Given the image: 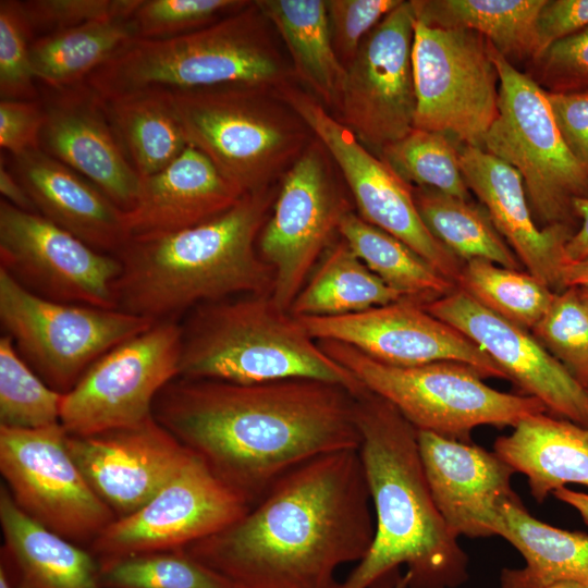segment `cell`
I'll list each match as a JSON object with an SVG mask.
<instances>
[{
	"label": "cell",
	"mask_w": 588,
	"mask_h": 588,
	"mask_svg": "<svg viewBox=\"0 0 588 588\" xmlns=\"http://www.w3.org/2000/svg\"><path fill=\"white\" fill-rule=\"evenodd\" d=\"M0 588H16L14 575L2 559H0Z\"/></svg>",
	"instance_id": "cell-54"
},
{
	"label": "cell",
	"mask_w": 588,
	"mask_h": 588,
	"mask_svg": "<svg viewBox=\"0 0 588 588\" xmlns=\"http://www.w3.org/2000/svg\"><path fill=\"white\" fill-rule=\"evenodd\" d=\"M546 95L565 145L588 170V90Z\"/></svg>",
	"instance_id": "cell-48"
},
{
	"label": "cell",
	"mask_w": 588,
	"mask_h": 588,
	"mask_svg": "<svg viewBox=\"0 0 588 588\" xmlns=\"http://www.w3.org/2000/svg\"><path fill=\"white\" fill-rule=\"evenodd\" d=\"M181 345L179 320H162L100 356L62 396L66 433L87 436L152 417L157 395L180 376Z\"/></svg>",
	"instance_id": "cell-13"
},
{
	"label": "cell",
	"mask_w": 588,
	"mask_h": 588,
	"mask_svg": "<svg viewBox=\"0 0 588 588\" xmlns=\"http://www.w3.org/2000/svg\"><path fill=\"white\" fill-rule=\"evenodd\" d=\"M0 193L2 199L15 208L27 212L38 213L37 208L27 191L15 176L13 171L5 167L2 157L0 163Z\"/></svg>",
	"instance_id": "cell-51"
},
{
	"label": "cell",
	"mask_w": 588,
	"mask_h": 588,
	"mask_svg": "<svg viewBox=\"0 0 588 588\" xmlns=\"http://www.w3.org/2000/svg\"><path fill=\"white\" fill-rule=\"evenodd\" d=\"M583 302L588 307V287H576Z\"/></svg>",
	"instance_id": "cell-56"
},
{
	"label": "cell",
	"mask_w": 588,
	"mask_h": 588,
	"mask_svg": "<svg viewBox=\"0 0 588 588\" xmlns=\"http://www.w3.org/2000/svg\"><path fill=\"white\" fill-rule=\"evenodd\" d=\"M531 333L588 391V307L578 290L556 292Z\"/></svg>",
	"instance_id": "cell-41"
},
{
	"label": "cell",
	"mask_w": 588,
	"mask_h": 588,
	"mask_svg": "<svg viewBox=\"0 0 588 588\" xmlns=\"http://www.w3.org/2000/svg\"><path fill=\"white\" fill-rule=\"evenodd\" d=\"M99 564L106 588H235L183 549L133 554Z\"/></svg>",
	"instance_id": "cell-40"
},
{
	"label": "cell",
	"mask_w": 588,
	"mask_h": 588,
	"mask_svg": "<svg viewBox=\"0 0 588 588\" xmlns=\"http://www.w3.org/2000/svg\"><path fill=\"white\" fill-rule=\"evenodd\" d=\"M526 73L544 91L588 90V26L548 46Z\"/></svg>",
	"instance_id": "cell-45"
},
{
	"label": "cell",
	"mask_w": 588,
	"mask_h": 588,
	"mask_svg": "<svg viewBox=\"0 0 588 588\" xmlns=\"http://www.w3.org/2000/svg\"><path fill=\"white\" fill-rule=\"evenodd\" d=\"M409 581V577L405 574L401 577V579L396 583V585L393 588H407Z\"/></svg>",
	"instance_id": "cell-57"
},
{
	"label": "cell",
	"mask_w": 588,
	"mask_h": 588,
	"mask_svg": "<svg viewBox=\"0 0 588 588\" xmlns=\"http://www.w3.org/2000/svg\"><path fill=\"white\" fill-rule=\"evenodd\" d=\"M243 196L188 145L168 167L142 179L134 207L124 212L126 230L130 238L177 232L224 213Z\"/></svg>",
	"instance_id": "cell-25"
},
{
	"label": "cell",
	"mask_w": 588,
	"mask_h": 588,
	"mask_svg": "<svg viewBox=\"0 0 588 588\" xmlns=\"http://www.w3.org/2000/svg\"><path fill=\"white\" fill-rule=\"evenodd\" d=\"M63 394L21 357L10 336L0 338V426L36 429L60 422Z\"/></svg>",
	"instance_id": "cell-39"
},
{
	"label": "cell",
	"mask_w": 588,
	"mask_h": 588,
	"mask_svg": "<svg viewBox=\"0 0 588 588\" xmlns=\"http://www.w3.org/2000/svg\"><path fill=\"white\" fill-rule=\"evenodd\" d=\"M573 207L579 225L565 246L567 262L588 258V197L575 199Z\"/></svg>",
	"instance_id": "cell-50"
},
{
	"label": "cell",
	"mask_w": 588,
	"mask_h": 588,
	"mask_svg": "<svg viewBox=\"0 0 588 588\" xmlns=\"http://www.w3.org/2000/svg\"><path fill=\"white\" fill-rule=\"evenodd\" d=\"M103 101L115 135L140 180L168 167L188 146L163 96L132 95Z\"/></svg>",
	"instance_id": "cell-36"
},
{
	"label": "cell",
	"mask_w": 588,
	"mask_h": 588,
	"mask_svg": "<svg viewBox=\"0 0 588 588\" xmlns=\"http://www.w3.org/2000/svg\"><path fill=\"white\" fill-rule=\"evenodd\" d=\"M460 144L445 134L413 128L385 146L379 157L414 187H431L461 199H471L462 174Z\"/></svg>",
	"instance_id": "cell-38"
},
{
	"label": "cell",
	"mask_w": 588,
	"mask_h": 588,
	"mask_svg": "<svg viewBox=\"0 0 588 588\" xmlns=\"http://www.w3.org/2000/svg\"><path fill=\"white\" fill-rule=\"evenodd\" d=\"M12 161L40 216L106 254L117 255L127 243L124 211L79 173L39 148Z\"/></svg>",
	"instance_id": "cell-26"
},
{
	"label": "cell",
	"mask_w": 588,
	"mask_h": 588,
	"mask_svg": "<svg viewBox=\"0 0 588 588\" xmlns=\"http://www.w3.org/2000/svg\"><path fill=\"white\" fill-rule=\"evenodd\" d=\"M546 0H411L416 21L481 34L509 62H532L540 53L538 16Z\"/></svg>",
	"instance_id": "cell-31"
},
{
	"label": "cell",
	"mask_w": 588,
	"mask_h": 588,
	"mask_svg": "<svg viewBox=\"0 0 588 588\" xmlns=\"http://www.w3.org/2000/svg\"><path fill=\"white\" fill-rule=\"evenodd\" d=\"M340 179L331 156L314 136L279 182L257 249L274 273L271 296L285 310L339 234L342 218L353 210Z\"/></svg>",
	"instance_id": "cell-11"
},
{
	"label": "cell",
	"mask_w": 588,
	"mask_h": 588,
	"mask_svg": "<svg viewBox=\"0 0 588 588\" xmlns=\"http://www.w3.org/2000/svg\"><path fill=\"white\" fill-rule=\"evenodd\" d=\"M497 536L524 558L522 568H503L502 588H544L562 581L588 587V535L546 524L523 505L519 498L505 502Z\"/></svg>",
	"instance_id": "cell-29"
},
{
	"label": "cell",
	"mask_w": 588,
	"mask_h": 588,
	"mask_svg": "<svg viewBox=\"0 0 588 588\" xmlns=\"http://www.w3.org/2000/svg\"><path fill=\"white\" fill-rule=\"evenodd\" d=\"M297 318L317 341L348 344L387 365L412 367L452 360L474 367L485 379H506L473 341L414 302L400 301L343 316Z\"/></svg>",
	"instance_id": "cell-19"
},
{
	"label": "cell",
	"mask_w": 588,
	"mask_h": 588,
	"mask_svg": "<svg viewBox=\"0 0 588 588\" xmlns=\"http://www.w3.org/2000/svg\"><path fill=\"white\" fill-rule=\"evenodd\" d=\"M249 509L193 454L149 502L115 519L88 550L105 562L183 549L228 527Z\"/></svg>",
	"instance_id": "cell-18"
},
{
	"label": "cell",
	"mask_w": 588,
	"mask_h": 588,
	"mask_svg": "<svg viewBox=\"0 0 588 588\" xmlns=\"http://www.w3.org/2000/svg\"><path fill=\"white\" fill-rule=\"evenodd\" d=\"M44 122L40 99L0 100V147L12 157L38 148Z\"/></svg>",
	"instance_id": "cell-47"
},
{
	"label": "cell",
	"mask_w": 588,
	"mask_h": 588,
	"mask_svg": "<svg viewBox=\"0 0 588 588\" xmlns=\"http://www.w3.org/2000/svg\"><path fill=\"white\" fill-rule=\"evenodd\" d=\"M66 446L117 519L143 507L193 456L154 416L133 427L68 434Z\"/></svg>",
	"instance_id": "cell-21"
},
{
	"label": "cell",
	"mask_w": 588,
	"mask_h": 588,
	"mask_svg": "<svg viewBox=\"0 0 588 588\" xmlns=\"http://www.w3.org/2000/svg\"><path fill=\"white\" fill-rule=\"evenodd\" d=\"M180 324L179 377L238 384L305 378L334 383L354 394L365 389L271 294L200 304Z\"/></svg>",
	"instance_id": "cell-6"
},
{
	"label": "cell",
	"mask_w": 588,
	"mask_h": 588,
	"mask_svg": "<svg viewBox=\"0 0 588 588\" xmlns=\"http://www.w3.org/2000/svg\"><path fill=\"white\" fill-rule=\"evenodd\" d=\"M412 59L414 127L483 149L498 114L500 85L488 40L474 30L437 28L416 21Z\"/></svg>",
	"instance_id": "cell-12"
},
{
	"label": "cell",
	"mask_w": 588,
	"mask_h": 588,
	"mask_svg": "<svg viewBox=\"0 0 588 588\" xmlns=\"http://www.w3.org/2000/svg\"><path fill=\"white\" fill-rule=\"evenodd\" d=\"M402 0H326L332 44L344 68L366 36Z\"/></svg>",
	"instance_id": "cell-46"
},
{
	"label": "cell",
	"mask_w": 588,
	"mask_h": 588,
	"mask_svg": "<svg viewBox=\"0 0 588 588\" xmlns=\"http://www.w3.org/2000/svg\"><path fill=\"white\" fill-rule=\"evenodd\" d=\"M152 416L249 507L297 466L360 445L355 394L316 379L177 377L157 395Z\"/></svg>",
	"instance_id": "cell-1"
},
{
	"label": "cell",
	"mask_w": 588,
	"mask_h": 588,
	"mask_svg": "<svg viewBox=\"0 0 588 588\" xmlns=\"http://www.w3.org/2000/svg\"><path fill=\"white\" fill-rule=\"evenodd\" d=\"M247 0H140L131 16L135 38H174L241 10Z\"/></svg>",
	"instance_id": "cell-42"
},
{
	"label": "cell",
	"mask_w": 588,
	"mask_h": 588,
	"mask_svg": "<svg viewBox=\"0 0 588 588\" xmlns=\"http://www.w3.org/2000/svg\"><path fill=\"white\" fill-rule=\"evenodd\" d=\"M358 450L315 457L279 479L228 527L183 550L235 588H341L360 562L375 515Z\"/></svg>",
	"instance_id": "cell-2"
},
{
	"label": "cell",
	"mask_w": 588,
	"mask_h": 588,
	"mask_svg": "<svg viewBox=\"0 0 588 588\" xmlns=\"http://www.w3.org/2000/svg\"><path fill=\"white\" fill-rule=\"evenodd\" d=\"M415 23L411 1L402 0L366 36L345 66L338 119L377 156L414 128Z\"/></svg>",
	"instance_id": "cell-16"
},
{
	"label": "cell",
	"mask_w": 588,
	"mask_h": 588,
	"mask_svg": "<svg viewBox=\"0 0 588 588\" xmlns=\"http://www.w3.org/2000/svg\"><path fill=\"white\" fill-rule=\"evenodd\" d=\"M163 97L188 145L243 195L279 183L314 138L273 88L226 86Z\"/></svg>",
	"instance_id": "cell-7"
},
{
	"label": "cell",
	"mask_w": 588,
	"mask_h": 588,
	"mask_svg": "<svg viewBox=\"0 0 588 588\" xmlns=\"http://www.w3.org/2000/svg\"><path fill=\"white\" fill-rule=\"evenodd\" d=\"M140 0L19 1L32 39L91 22L131 19Z\"/></svg>",
	"instance_id": "cell-44"
},
{
	"label": "cell",
	"mask_w": 588,
	"mask_h": 588,
	"mask_svg": "<svg viewBox=\"0 0 588 588\" xmlns=\"http://www.w3.org/2000/svg\"><path fill=\"white\" fill-rule=\"evenodd\" d=\"M0 322L30 368L65 394L100 356L157 321L41 297L0 268Z\"/></svg>",
	"instance_id": "cell-10"
},
{
	"label": "cell",
	"mask_w": 588,
	"mask_h": 588,
	"mask_svg": "<svg viewBox=\"0 0 588 588\" xmlns=\"http://www.w3.org/2000/svg\"><path fill=\"white\" fill-rule=\"evenodd\" d=\"M424 308L473 341L524 395L550 415L588 427V391L526 330L483 307L458 287Z\"/></svg>",
	"instance_id": "cell-20"
},
{
	"label": "cell",
	"mask_w": 588,
	"mask_h": 588,
	"mask_svg": "<svg viewBox=\"0 0 588 588\" xmlns=\"http://www.w3.org/2000/svg\"><path fill=\"white\" fill-rule=\"evenodd\" d=\"M277 91L331 156L355 201L357 215L408 245L456 284L465 262L430 233L417 209L413 186L296 83Z\"/></svg>",
	"instance_id": "cell-14"
},
{
	"label": "cell",
	"mask_w": 588,
	"mask_h": 588,
	"mask_svg": "<svg viewBox=\"0 0 588 588\" xmlns=\"http://www.w3.org/2000/svg\"><path fill=\"white\" fill-rule=\"evenodd\" d=\"M488 48L500 85L498 114L483 149L519 173L538 226L575 228L573 203L588 197V170L565 145L546 91L489 41Z\"/></svg>",
	"instance_id": "cell-9"
},
{
	"label": "cell",
	"mask_w": 588,
	"mask_h": 588,
	"mask_svg": "<svg viewBox=\"0 0 588 588\" xmlns=\"http://www.w3.org/2000/svg\"><path fill=\"white\" fill-rule=\"evenodd\" d=\"M279 183L244 195L231 209L177 232L133 237L115 255L117 308L154 321L177 320L205 303L271 294L274 273L257 241Z\"/></svg>",
	"instance_id": "cell-4"
},
{
	"label": "cell",
	"mask_w": 588,
	"mask_h": 588,
	"mask_svg": "<svg viewBox=\"0 0 588 588\" xmlns=\"http://www.w3.org/2000/svg\"><path fill=\"white\" fill-rule=\"evenodd\" d=\"M0 268L41 297L118 309L115 255L99 252L39 213L0 200Z\"/></svg>",
	"instance_id": "cell-17"
},
{
	"label": "cell",
	"mask_w": 588,
	"mask_h": 588,
	"mask_svg": "<svg viewBox=\"0 0 588 588\" xmlns=\"http://www.w3.org/2000/svg\"><path fill=\"white\" fill-rule=\"evenodd\" d=\"M318 342L366 389L393 404L417 430L471 442L470 433L479 426L514 428L528 416L547 413L532 396L489 387L477 369L464 363L391 366L345 343Z\"/></svg>",
	"instance_id": "cell-8"
},
{
	"label": "cell",
	"mask_w": 588,
	"mask_h": 588,
	"mask_svg": "<svg viewBox=\"0 0 588 588\" xmlns=\"http://www.w3.org/2000/svg\"><path fill=\"white\" fill-rule=\"evenodd\" d=\"M339 235L369 270L405 301L425 306L457 289L408 245L353 210L342 218Z\"/></svg>",
	"instance_id": "cell-33"
},
{
	"label": "cell",
	"mask_w": 588,
	"mask_h": 588,
	"mask_svg": "<svg viewBox=\"0 0 588 588\" xmlns=\"http://www.w3.org/2000/svg\"><path fill=\"white\" fill-rule=\"evenodd\" d=\"M493 449L515 473L526 476L538 503L568 483L588 487V427L539 413L497 438Z\"/></svg>",
	"instance_id": "cell-28"
},
{
	"label": "cell",
	"mask_w": 588,
	"mask_h": 588,
	"mask_svg": "<svg viewBox=\"0 0 588 588\" xmlns=\"http://www.w3.org/2000/svg\"><path fill=\"white\" fill-rule=\"evenodd\" d=\"M44 122L38 148L79 173L122 211L138 197L140 177L128 161L103 99L84 81L51 88L41 85Z\"/></svg>",
	"instance_id": "cell-22"
},
{
	"label": "cell",
	"mask_w": 588,
	"mask_h": 588,
	"mask_svg": "<svg viewBox=\"0 0 588 588\" xmlns=\"http://www.w3.org/2000/svg\"><path fill=\"white\" fill-rule=\"evenodd\" d=\"M537 25L542 52L552 42L588 26V0H546Z\"/></svg>",
	"instance_id": "cell-49"
},
{
	"label": "cell",
	"mask_w": 588,
	"mask_h": 588,
	"mask_svg": "<svg viewBox=\"0 0 588 588\" xmlns=\"http://www.w3.org/2000/svg\"><path fill=\"white\" fill-rule=\"evenodd\" d=\"M418 444L434 503L456 536H497L502 505L515 498L513 468L494 451L418 430Z\"/></svg>",
	"instance_id": "cell-23"
},
{
	"label": "cell",
	"mask_w": 588,
	"mask_h": 588,
	"mask_svg": "<svg viewBox=\"0 0 588 588\" xmlns=\"http://www.w3.org/2000/svg\"><path fill=\"white\" fill-rule=\"evenodd\" d=\"M0 559L11 568L16 588H106L97 558L27 516L5 485L0 488Z\"/></svg>",
	"instance_id": "cell-27"
},
{
	"label": "cell",
	"mask_w": 588,
	"mask_h": 588,
	"mask_svg": "<svg viewBox=\"0 0 588 588\" xmlns=\"http://www.w3.org/2000/svg\"><path fill=\"white\" fill-rule=\"evenodd\" d=\"M553 495L561 502L576 510L585 524L588 525V493L564 487L555 490Z\"/></svg>",
	"instance_id": "cell-53"
},
{
	"label": "cell",
	"mask_w": 588,
	"mask_h": 588,
	"mask_svg": "<svg viewBox=\"0 0 588 588\" xmlns=\"http://www.w3.org/2000/svg\"><path fill=\"white\" fill-rule=\"evenodd\" d=\"M33 39L19 0L0 1V99L37 100L38 81L30 60Z\"/></svg>",
	"instance_id": "cell-43"
},
{
	"label": "cell",
	"mask_w": 588,
	"mask_h": 588,
	"mask_svg": "<svg viewBox=\"0 0 588 588\" xmlns=\"http://www.w3.org/2000/svg\"><path fill=\"white\" fill-rule=\"evenodd\" d=\"M133 38L130 19L91 22L36 38L30 44L35 76L51 88L82 83Z\"/></svg>",
	"instance_id": "cell-34"
},
{
	"label": "cell",
	"mask_w": 588,
	"mask_h": 588,
	"mask_svg": "<svg viewBox=\"0 0 588 588\" xmlns=\"http://www.w3.org/2000/svg\"><path fill=\"white\" fill-rule=\"evenodd\" d=\"M356 399L358 453L368 485L375 536L341 588H393L407 567V588H456L468 579V555L439 512L421 462L418 430L382 396Z\"/></svg>",
	"instance_id": "cell-3"
},
{
	"label": "cell",
	"mask_w": 588,
	"mask_h": 588,
	"mask_svg": "<svg viewBox=\"0 0 588 588\" xmlns=\"http://www.w3.org/2000/svg\"><path fill=\"white\" fill-rule=\"evenodd\" d=\"M568 287H588V258L566 262L561 274L560 291Z\"/></svg>",
	"instance_id": "cell-52"
},
{
	"label": "cell",
	"mask_w": 588,
	"mask_h": 588,
	"mask_svg": "<svg viewBox=\"0 0 588 588\" xmlns=\"http://www.w3.org/2000/svg\"><path fill=\"white\" fill-rule=\"evenodd\" d=\"M460 163L468 189L486 208L526 271L553 292H560L562 270L567 262L565 246L576 229L538 226L519 173L485 149L461 145Z\"/></svg>",
	"instance_id": "cell-24"
},
{
	"label": "cell",
	"mask_w": 588,
	"mask_h": 588,
	"mask_svg": "<svg viewBox=\"0 0 588 588\" xmlns=\"http://www.w3.org/2000/svg\"><path fill=\"white\" fill-rule=\"evenodd\" d=\"M273 27L256 1L174 38H133L86 83L102 98L174 95L226 86L273 89L296 83Z\"/></svg>",
	"instance_id": "cell-5"
},
{
	"label": "cell",
	"mask_w": 588,
	"mask_h": 588,
	"mask_svg": "<svg viewBox=\"0 0 588 588\" xmlns=\"http://www.w3.org/2000/svg\"><path fill=\"white\" fill-rule=\"evenodd\" d=\"M293 301L295 317H334L405 301L357 257L341 238L322 255Z\"/></svg>",
	"instance_id": "cell-32"
},
{
	"label": "cell",
	"mask_w": 588,
	"mask_h": 588,
	"mask_svg": "<svg viewBox=\"0 0 588 588\" xmlns=\"http://www.w3.org/2000/svg\"><path fill=\"white\" fill-rule=\"evenodd\" d=\"M419 215L430 233L458 259H485L505 268L523 265L479 203L431 187H414Z\"/></svg>",
	"instance_id": "cell-35"
},
{
	"label": "cell",
	"mask_w": 588,
	"mask_h": 588,
	"mask_svg": "<svg viewBox=\"0 0 588 588\" xmlns=\"http://www.w3.org/2000/svg\"><path fill=\"white\" fill-rule=\"evenodd\" d=\"M456 286L483 307L529 331L548 311L556 293L528 271L485 259L466 261Z\"/></svg>",
	"instance_id": "cell-37"
},
{
	"label": "cell",
	"mask_w": 588,
	"mask_h": 588,
	"mask_svg": "<svg viewBox=\"0 0 588 588\" xmlns=\"http://www.w3.org/2000/svg\"><path fill=\"white\" fill-rule=\"evenodd\" d=\"M286 47L296 84L331 113L340 105L345 68L334 50L323 0H257Z\"/></svg>",
	"instance_id": "cell-30"
},
{
	"label": "cell",
	"mask_w": 588,
	"mask_h": 588,
	"mask_svg": "<svg viewBox=\"0 0 588 588\" xmlns=\"http://www.w3.org/2000/svg\"><path fill=\"white\" fill-rule=\"evenodd\" d=\"M66 437L60 422L36 429L0 426V471L27 516L89 549L117 516L79 470Z\"/></svg>",
	"instance_id": "cell-15"
},
{
	"label": "cell",
	"mask_w": 588,
	"mask_h": 588,
	"mask_svg": "<svg viewBox=\"0 0 588 588\" xmlns=\"http://www.w3.org/2000/svg\"><path fill=\"white\" fill-rule=\"evenodd\" d=\"M544 588H588V587L578 583L562 581V583H555V584L549 585Z\"/></svg>",
	"instance_id": "cell-55"
}]
</instances>
